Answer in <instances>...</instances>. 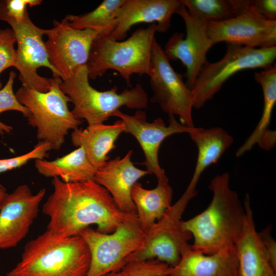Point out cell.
I'll use <instances>...</instances> for the list:
<instances>
[{
	"mask_svg": "<svg viewBox=\"0 0 276 276\" xmlns=\"http://www.w3.org/2000/svg\"><path fill=\"white\" fill-rule=\"evenodd\" d=\"M52 150L50 144L40 142L29 152L16 157L0 159V174L21 167L32 159H43Z\"/></svg>",
	"mask_w": 276,
	"mask_h": 276,
	"instance_id": "cell-31",
	"label": "cell"
},
{
	"mask_svg": "<svg viewBox=\"0 0 276 276\" xmlns=\"http://www.w3.org/2000/svg\"><path fill=\"white\" fill-rule=\"evenodd\" d=\"M7 194V189L0 183V209L2 201Z\"/></svg>",
	"mask_w": 276,
	"mask_h": 276,
	"instance_id": "cell-34",
	"label": "cell"
},
{
	"mask_svg": "<svg viewBox=\"0 0 276 276\" xmlns=\"http://www.w3.org/2000/svg\"><path fill=\"white\" fill-rule=\"evenodd\" d=\"M226 45V53L221 60L214 63L207 61L202 67L191 89L193 107L203 106L235 73L246 69L266 68L272 65L276 58V47L262 49Z\"/></svg>",
	"mask_w": 276,
	"mask_h": 276,
	"instance_id": "cell-9",
	"label": "cell"
},
{
	"mask_svg": "<svg viewBox=\"0 0 276 276\" xmlns=\"http://www.w3.org/2000/svg\"><path fill=\"white\" fill-rule=\"evenodd\" d=\"M243 205L245 221L235 244L238 260V276H276L262 248L256 229L250 196L246 194Z\"/></svg>",
	"mask_w": 276,
	"mask_h": 276,
	"instance_id": "cell-20",
	"label": "cell"
},
{
	"mask_svg": "<svg viewBox=\"0 0 276 276\" xmlns=\"http://www.w3.org/2000/svg\"><path fill=\"white\" fill-rule=\"evenodd\" d=\"M51 87L44 93L21 86L15 93L18 101L29 110L28 124L37 129V138L48 143L52 149L59 150L70 130L82 123L74 117L68 107L69 98L60 87L62 79L50 78Z\"/></svg>",
	"mask_w": 276,
	"mask_h": 276,
	"instance_id": "cell-6",
	"label": "cell"
},
{
	"mask_svg": "<svg viewBox=\"0 0 276 276\" xmlns=\"http://www.w3.org/2000/svg\"><path fill=\"white\" fill-rule=\"evenodd\" d=\"M16 38L17 48L14 66L19 72L22 85L39 92H47L51 87L50 78L39 75L37 69L45 67L51 71L53 77L60 78L59 73L51 64L42 36L47 30L34 25L29 13L20 23L9 22Z\"/></svg>",
	"mask_w": 276,
	"mask_h": 276,
	"instance_id": "cell-11",
	"label": "cell"
},
{
	"mask_svg": "<svg viewBox=\"0 0 276 276\" xmlns=\"http://www.w3.org/2000/svg\"><path fill=\"white\" fill-rule=\"evenodd\" d=\"M167 276H238V260L235 246L212 255H204L185 246L178 263Z\"/></svg>",
	"mask_w": 276,
	"mask_h": 276,
	"instance_id": "cell-19",
	"label": "cell"
},
{
	"mask_svg": "<svg viewBox=\"0 0 276 276\" xmlns=\"http://www.w3.org/2000/svg\"><path fill=\"white\" fill-rule=\"evenodd\" d=\"M148 76L153 93L151 102L158 104L168 114L178 116L183 126L194 127L191 90L183 82L182 76L174 71L156 39L153 44Z\"/></svg>",
	"mask_w": 276,
	"mask_h": 276,
	"instance_id": "cell-10",
	"label": "cell"
},
{
	"mask_svg": "<svg viewBox=\"0 0 276 276\" xmlns=\"http://www.w3.org/2000/svg\"><path fill=\"white\" fill-rule=\"evenodd\" d=\"M197 195L187 189L162 217L145 231L142 245L126 260L130 262L157 259L171 267L180 261L182 251L192 238L182 226L181 216L189 202Z\"/></svg>",
	"mask_w": 276,
	"mask_h": 276,
	"instance_id": "cell-7",
	"label": "cell"
},
{
	"mask_svg": "<svg viewBox=\"0 0 276 276\" xmlns=\"http://www.w3.org/2000/svg\"><path fill=\"white\" fill-rule=\"evenodd\" d=\"M45 194L42 189L33 194L25 184L7 193L0 209V249L16 246L27 236Z\"/></svg>",
	"mask_w": 276,
	"mask_h": 276,
	"instance_id": "cell-15",
	"label": "cell"
},
{
	"mask_svg": "<svg viewBox=\"0 0 276 276\" xmlns=\"http://www.w3.org/2000/svg\"><path fill=\"white\" fill-rule=\"evenodd\" d=\"M227 172L216 175L209 185L213 196L201 213L186 221L183 228L194 238L192 247L212 255L235 246L244 227L245 211L236 192L230 187Z\"/></svg>",
	"mask_w": 276,
	"mask_h": 276,
	"instance_id": "cell-2",
	"label": "cell"
},
{
	"mask_svg": "<svg viewBox=\"0 0 276 276\" xmlns=\"http://www.w3.org/2000/svg\"><path fill=\"white\" fill-rule=\"evenodd\" d=\"M131 195L139 221L145 231L171 206L173 190L169 182H158L154 189L148 190L144 189L140 182H136L132 188Z\"/></svg>",
	"mask_w": 276,
	"mask_h": 276,
	"instance_id": "cell-24",
	"label": "cell"
},
{
	"mask_svg": "<svg viewBox=\"0 0 276 276\" xmlns=\"http://www.w3.org/2000/svg\"><path fill=\"white\" fill-rule=\"evenodd\" d=\"M156 24L140 28L124 41L99 35L93 41L86 64L89 77L95 79L108 70H116L130 86L133 74L148 75L151 66Z\"/></svg>",
	"mask_w": 276,
	"mask_h": 276,
	"instance_id": "cell-4",
	"label": "cell"
},
{
	"mask_svg": "<svg viewBox=\"0 0 276 276\" xmlns=\"http://www.w3.org/2000/svg\"><path fill=\"white\" fill-rule=\"evenodd\" d=\"M232 2L236 16L249 14L267 20H276L275 0H232Z\"/></svg>",
	"mask_w": 276,
	"mask_h": 276,
	"instance_id": "cell-27",
	"label": "cell"
},
{
	"mask_svg": "<svg viewBox=\"0 0 276 276\" xmlns=\"http://www.w3.org/2000/svg\"><path fill=\"white\" fill-rule=\"evenodd\" d=\"M105 276H124V274L122 271L117 272H111L107 274Z\"/></svg>",
	"mask_w": 276,
	"mask_h": 276,
	"instance_id": "cell-35",
	"label": "cell"
},
{
	"mask_svg": "<svg viewBox=\"0 0 276 276\" xmlns=\"http://www.w3.org/2000/svg\"><path fill=\"white\" fill-rule=\"evenodd\" d=\"M90 252L86 276H105L120 271L126 260L142 245L145 236L136 215L120 224L111 233L100 232L90 227L79 234Z\"/></svg>",
	"mask_w": 276,
	"mask_h": 276,
	"instance_id": "cell-8",
	"label": "cell"
},
{
	"mask_svg": "<svg viewBox=\"0 0 276 276\" xmlns=\"http://www.w3.org/2000/svg\"><path fill=\"white\" fill-rule=\"evenodd\" d=\"M181 5L180 0H125L119 9L117 25L109 36L117 41L126 38L137 24H156V32L164 33L171 27L172 16Z\"/></svg>",
	"mask_w": 276,
	"mask_h": 276,
	"instance_id": "cell-17",
	"label": "cell"
},
{
	"mask_svg": "<svg viewBox=\"0 0 276 276\" xmlns=\"http://www.w3.org/2000/svg\"><path fill=\"white\" fill-rule=\"evenodd\" d=\"M53 26L47 30L44 43L51 64L63 81L86 65L92 43L99 34L89 29H75L65 18L60 21L54 20Z\"/></svg>",
	"mask_w": 276,
	"mask_h": 276,
	"instance_id": "cell-12",
	"label": "cell"
},
{
	"mask_svg": "<svg viewBox=\"0 0 276 276\" xmlns=\"http://www.w3.org/2000/svg\"><path fill=\"white\" fill-rule=\"evenodd\" d=\"M54 191L44 203L42 213L49 218L47 231L61 236H79L96 225V230L111 233L136 214L121 212L108 191L95 180L65 182L52 180Z\"/></svg>",
	"mask_w": 276,
	"mask_h": 276,
	"instance_id": "cell-1",
	"label": "cell"
},
{
	"mask_svg": "<svg viewBox=\"0 0 276 276\" xmlns=\"http://www.w3.org/2000/svg\"><path fill=\"white\" fill-rule=\"evenodd\" d=\"M90 262L89 248L81 236L47 230L26 243L20 261L6 276H86Z\"/></svg>",
	"mask_w": 276,
	"mask_h": 276,
	"instance_id": "cell-3",
	"label": "cell"
},
{
	"mask_svg": "<svg viewBox=\"0 0 276 276\" xmlns=\"http://www.w3.org/2000/svg\"><path fill=\"white\" fill-rule=\"evenodd\" d=\"M255 80L261 85L264 105L261 119L249 136L237 150L236 157L243 155L256 144L266 149L275 136V132L268 129L272 110L276 103V67L271 65L255 73Z\"/></svg>",
	"mask_w": 276,
	"mask_h": 276,
	"instance_id": "cell-22",
	"label": "cell"
},
{
	"mask_svg": "<svg viewBox=\"0 0 276 276\" xmlns=\"http://www.w3.org/2000/svg\"><path fill=\"white\" fill-rule=\"evenodd\" d=\"M42 2L41 0L0 1V20L20 23L28 14V7L40 5Z\"/></svg>",
	"mask_w": 276,
	"mask_h": 276,
	"instance_id": "cell-30",
	"label": "cell"
},
{
	"mask_svg": "<svg viewBox=\"0 0 276 276\" xmlns=\"http://www.w3.org/2000/svg\"><path fill=\"white\" fill-rule=\"evenodd\" d=\"M208 36L214 45L220 42L255 48L276 44V20H267L244 14L230 19L206 23Z\"/></svg>",
	"mask_w": 276,
	"mask_h": 276,
	"instance_id": "cell-16",
	"label": "cell"
},
{
	"mask_svg": "<svg viewBox=\"0 0 276 276\" xmlns=\"http://www.w3.org/2000/svg\"><path fill=\"white\" fill-rule=\"evenodd\" d=\"M16 38L12 29H0V74L14 66L16 59Z\"/></svg>",
	"mask_w": 276,
	"mask_h": 276,
	"instance_id": "cell-32",
	"label": "cell"
},
{
	"mask_svg": "<svg viewBox=\"0 0 276 276\" xmlns=\"http://www.w3.org/2000/svg\"><path fill=\"white\" fill-rule=\"evenodd\" d=\"M38 172L47 177H58L65 182L94 180L98 170L88 160L83 147L54 160L36 159Z\"/></svg>",
	"mask_w": 276,
	"mask_h": 276,
	"instance_id": "cell-23",
	"label": "cell"
},
{
	"mask_svg": "<svg viewBox=\"0 0 276 276\" xmlns=\"http://www.w3.org/2000/svg\"><path fill=\"white\" fill-rule=\"evenodd\" d=\"M175 13L185 22L186 35L174 33L166 42L164 52L169 60H179L186 67L185 83L191 89L203 65L206 62V54L214 45L206 31V23L192 16L186 7L181 5Z\"/></svg>",
	"mask_w": 276,
	"mask_h": 276,
	"instance_id": "cell-14",
	"label": "cell"
},
{
	"mask_svg": "<svg viewBox=\"0 0 276 276\" xmlns=\"http://www.w3.org/2000/svg\"><path fill=\"white\" fill-rule=\"evenodd\" d=\"M88 78L85 65L60 83L61 89L74 105L73 115L78 120L85 119L88 125L103 124L123 106L137 109L147 106V94L139 83L118 94L116 86L104 91L96 89L90 85Z\"/></svg>",
	"mask_w": 276,
	"mask_h": 276,
	"instance_id": "cell-5",
	"label": "cell"
},
{
	"mask_svg": "<svg viewBox=\"0 0 276 276\" xmlns=\"http://www.w3.org/2000/svg\"><path fill=\"white\" fill-rule=\"evenodd\" d=\"M270 225L257 232L263 251L270 264L276 270V242L271 233Z\"/></svg>",
	"mask_w": 276,
	"mask_h": 276,
	"instance_id": "cell-33",
	"label": "cell"
},
{
	"mask_svg": "<svg viewBox=\"0 0 276 276\" xmlns=\"http://www.w3.org/2000/svg\"><path fill=\"white\" fill-rule=\"evenodd\" d=\"M15 77V73L10 72L6 85L0 89V113L7 110H16L27 118L29 110L18 101L13 91V86ZM12 130L11 126L0 121V134L3 135L5 133L10 134Z\"/></svg>",
	"mask_w": 276,
	"mask_h": 276,
	"instance_id": "cell-28",
	"label": "cell"
},
{
	"mask_svg": "<svg viewBox=\"0 0 276 276\" xmlns=\"http://www.w3.org/2000/svg\"><path fill=\"white\" fill-rule=\"evenodd\" d=\"M169 115V125H166L161 118L148 122L144 111H136L133 116L118 110L113 117L120 118L125 126V133L132 134L139 143L145 155L143 163L149 171L155 175L158 182L168 183L169 179L158 161V152L162 143L167 137L176 133L191 132L193 128L183 126L174 116Z\"/></svg>",
	"mask_w": 276,
	"mask_h": 276,
	"instance_id": "cell-13",
	"label": "cell"
},
{
	"mask_svg": "<svg viewBox=\"0 0 276 276\" xmlns=\"http://www.w3.org/2000/svg\"><path fill=\"white\" fill-rule=\"evenodd\" d=\"M193 17L205 23L219 22L236 16L232 0H180Z\"/></svg>",
	"mask_w": 276,
	"mask_h": 276,
	"instance_id": "cell-26",
	"label": "cell"
},
{
	"mask_svg": "<svg viewBox=\"0 0 276 276\" xmlns=\"http://www.w3.org/2000/svg\"><path fill=\"white\" fill-rule=\"evenodd\" d=\"M125 131L120 119L113 125L100 124L74 130L71 141L74 146L83 148L90 163L98 170L108 160L107 154L116 147L115 141Z\"/></svg>",
	"mask_w": 276,
	"mask_h": 276,
	"instance_id": "cell-21",
	"label": "cell"
},
{
	"mask_svg": "<svg viewBox=\"0 0 276 276\" xmlns=\"http://www.w3.org/2000/svg\"><path fill=\"white\" fill-rule=\"evenodd\" d=\"M125 0H104L95 9L88 13L64 17L70 25L76 29H91L100 36H110L117 25L118 12Z\"/></svg>",
	"mask_w": 276,
	"mask_h": 276,
	"instance_id": "cell-25",
	"label": "cell"
},
{
	"mask_svg": "<svg viewBox=\"0 0 276 276\" xmlns=\"http://www.w3.org/2000/svg\"><path fill=\"white\" fill-rule=\"evenodd\" d=\"M171 267L157 259H150L128 262L121 271L124 276H166Z\"/></svg>",
	"mask_w": 276,
	"mask_h": 276,
	"instance_id": "cell-29",
	"label": "cell"
},
{
	"mask_svg": "<svg viewBox=\"0 0 276 276\" xmlns=\"http://www.w3.org/2000/svg\"><path fill=\"white\" fill-rule=\"evenodd\" d=\"M167 276V275H166Z\"/></svg>",
	"mask_w": 276,
	"mask_h": 276,
	"instance_id": "cell-37",
	"label": "cell"
},
{
	"mask_svg": "<svg viewBox=\"0 0 276 276\" xmlns=\"http://www.w3.org/2000/svg\"><path fill=\"white\" fill-rule=\"evenodd\" d=\"M2 88V84L0 80V89Z\"/></svg>",
	"mask_w": 276,
	"mask_h": 276,
	"instance_id": "cell-36",
	"label": "cell"
},
{
	"mask_svg": "<svg viewBox=\"0 0 276 276\" xmlns=\"http://www.w3.org/2000/svg\"><path fill=\"white\" fill-rule=\"evenodd\" d=\"M132 153L131 150L122 158L118 156L107 161L97 171L94 180L108 191L121 212L136 214L132 188L141 177L151 173L136 168L131 160Z\"/></svg>",
	"mask_w": 276,
	"mask_h": 276,
	"instance_id": "cell-18",
	"label": "cell"
}]
</instances>
